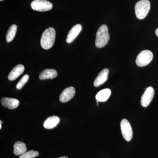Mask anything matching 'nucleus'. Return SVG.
<instances>
[{"instance_id":"obj_1","label":"nucleus","mask_w":158,"mask_h":158,"mask_svg":"<svg viewBox=\"0 0 158 158\" xmlns=\"http://www.w3.org/2000/svg\"><path fill=\"white\" fill-rule=\"evenodd\" d=\"M56 34V31L52 27H49L43 32L40 40V44L42 48L48 50L53 46Z\"/></svg>"},{"instance_id":"obj_2","label":"nucleus","mask_w":158,"mask_h":158,"mask_svg":"<svg viewBox=\"0 0 158 158\" xmlns=\"http://www.w3.org/2000/svg\"><path fill=\"white\" fill-rule=\"evenodd\" d=\"M110 40V34L108 28L106 25H102L100 27L96 33L95 46L98 48H102L106 45Z\"/></svg>"},{"instance_id":"obj_3","label":"nucleus","mask_w":158,"mask_h":158,"mask_svg":"<svg viewBox=\"0 0 158 158\" xmlns=\"http://www.w3.org/2000/svg\"><path fill=\"white\" fill-rule=\"evenodd\" d=\"M150 9V3L148 0H141L136 3L135 12L138 19H143L146 17Z\"/></svg>"},{"instance_id":"obj_4","label":"nucleus","mask_w":158,"mask_h":158,"mask_svg":"<svg viewBox=\"0 0 158 158\" xmlns=\"http://www.w3.org/2000/svg\"><path fill=\"white\" fill-rule=\"evenodd\" d=\"M153 58V55L150 51L145 50L141 51L136 58V64L140 67L146 66L151 62Z\"/></svg>"},{"instance_id":"obj_5","label":"nucleus","mask_w":158,"mask_h":158,"mask_svg":"<svg viewBox=\"0 0 158 158\" xmlns=\"http://www.w3.org/2000/svg\"><path fill=\"white\" fill-rule=\"evenodd\" d=\"M31 7L35 11H46L52 9L53 5L46 0H34L31 3Z\"/></svg>"},{"instance_id":"obj_6","label":"nucleus","mask_w":158,"mask_h":158,"mask_svg":"<svg viewBox=\"0 0 158 158\" xmlns=\"http://www.w3.org/2000/svg\"><path fill=\"white\" fill-rule=\"evenodd\" d=\"M122 134L126 141H130L133 137V131L130 123L127 119L123 118L120 123Z\"/></svg>"},{"instance_id":"obj_7","label":"nucleus","mask_w":158,"mask_h":158,"mask_svg":"<svg viewBox=\"0 0 158 158\" xmlns=\"http://www.w3.org/2000/svg\"><path fill=\"white\" fill-rule=\"evenodd\" d=\"M155 91L154 88L149 87L146 88L144 93L141 98V104L144 107H146L149 106L154 96Z\"/></svg>"},{"instance_id":"obj_8","label":"nucleus","mask_w":158,"mask_h":158,"mask_svg":"<svg viewBox=\"0 0 158 158\" xmlns=\"http://www.w3.org/2000/svg\"><path fill=\"white\" fill-rule=\"evenodd\" d=\"M75 89L70 87L65 88L60 94L59 100L62 102H66L72 99L75 94Z\"/></svg>"},{"instance_id":"obj_9","label":"nucleus","mask_w":158,"mask_h":158,"mask_svg":"<svg viewBox=\"0 0 158 158\" xmlns=\"http://www.w3.org/2000/svg\"><path fill=\"white\" fill-rule=\"evenodd\" d=\"M82 26L81 25L78 24L73 26L69 32L67 37H66V42L68 43H71L73 42L77 36L79 35L82 31Z\"/></svg>"},{"instance_id":"obj_10","label":"nucleus","mask_w":158,"mask_h":158,"mask_svg":"<svg viewBox=\"0 0 158 158\" xmlns=\"http://www.w3.org/2000/svg\"><path fill=\"white\" fill-rule=\"evenodd\" d=\"M109 73V69L106 68L104 69L100 72L94 82V87H98L104 84L107 80Z\"/></svg>"},{"instance_id":"obj_11","label":"nucleus","mask_w":158,"mask_h":158,"mask_svg":"<svg viewBox=\"0 0 158 158\" xmlns=\"http://www.w3.org/2000/svg\"><path fill=\"white\" fill-rule=\"evenodd\" d=\"M1 103L5 107L13 110L18 107L19 102L17 99L3 98L1 99Z\"/></svg>"},{"instance_id":"obj_12","label":"nucleus","mask_w":158,"mask_h":158,"mask_svg":"<svg viewBox=\"0 0 158 158\" xmlns=\"http://www.w3.org/2000/svg\"><path fill=\"white\" fill-rule=\"evenodd\" d=\"M25 68L24 65L19 64L15 66L11 72L9 74L8 79L9 81H13L16 79L23 73Z\"/></svg>"},{"instance_id":"obj_13","label":"nucleus","mask_w":158,"mask_h":158,"mask_svg":"<svg viewBox=\"0 0 158 158\" xmlns=\"http://www.w3.org/2000/svg\"><path fill=\"white\" fill-rule=\"evenodd\" d=\"M60 118L58 116H53L47 118L44 123V127L47 129H51L56 127L59 124Z\"/></svg>"},{"instance_id":"obj_14","label":"nucleus","mask_w":158,"mask_h":158,"mask_svg":"<svg viewBox=\"0 0 158 158\" xmlns=\"http://www.w3.org/2000/svg\"><path fill=\"white\" fill-rule=\"evenodd\" d=\"M57 76L56 71L53 69H44L40 73L39 78L41 80H46V79H53L56 78Z\"/></svg>"},{"instance_id":"obj_15","label":"nucleus","mask_w":158,"mask_h":158,"mask_svg":"<svg viewBox=\"0 0 158 158\" xmlns=\"http://www.w3.org/2000/svg\"><path fill=\"white\" fill-rule=\"evenodd\" d=\"M111 94V90L110 89L106 88V89H103L97 94L95 98L97 101L98 102H106L110 98Z\"/></svg>"},{"instance_id":"obj_16","label":"nucleus","mask_w":158,"mask_h":158,"mask_svg":"<svg viewBox=\"0 0 158 158\" xmlns=\"http://www.w3.org/2000/svg\"><path fill=\"white\" fill-rule=\"evenodd\" d=\"M27 151V146L21 141H17L14 145V153L16 156H21Z\"/></svg>"},{"instance_id":"obj_17","label":"nucleus","mask_w":158,"mask_h":158,"mask_svg":"<svg viewBox=\"0 0 158 158\" xmlns=\"http://www.w3.org/2000/svg\"><path fill=\"white\" fill-rule=\"evenodd\" d=\"M17 29V26L15 24L12 25L9 28L6 36V41L7 42H10L14 39L16 34Z\"/></svg>"},{"instance_id":"obj_18","label":"nucleus","mask_w":158,"mask_h":158,"mask_svg":"<svg viewBox=\"0 0 158 158\" xmlns=\"http://www.w3.org/2000/svg\"><path fill=\"white\" fill-rule=\"evenodd\" d=\"M39 155V152L34 150L26 152L24 153L19 156V158H34Z\"/></svg>"},{"instance_id":"obj_19","label":"nucleus","mask_w":158,"mask_h":158,"mask_svg":"<svg viewBox=\"0 0 158 158\" xmlns=\"http://www.w3.org/2000/svg\"><path fill=\"white\" fill-rule=\"evenodd\" d=\"M29 79V76L28 75L26 74L19 81L18 83L16 85V88L18 90L22 89L25 85L28 82Z\"/></svg>"},{"instance_id":"obj_20","label":"nucleus","mask_w":158,"mask_h":158,"mask_svg":"<svg viewBox=\"0 0 158 158\" xmlns=\"http://www.w3.org/2000/svg\"><path fill=\"white\" fill-rule=\"evenodd\" d=\"M155 33L156 36L158 37V28L156 30Z\"/></svg>"},{"instance_id":"obj_21","label":"nucleus","mask_w":158,"mask_h":158,"mask_svg":"<svg viewBox=\"0 0 158 158\" xmlns=\"http://www.w3.org/2000/svg\"><path fill=\"white\" fill-rule=\"evenodd\" d=\"M59 158H69L67 157V156H63L61 157H59Z\"/></svg>"},{"instance_id":"obj_22","label":"nucleus","mask_w":158,"mask_h":158,"mask_svg":"<svg viewBox=\"0 0 158 158\" xmlns=\"http://www.w3.org/2000/svg\"><path fill=\"white\" fill-rule=\"evenodd\" d=\"M2 124H1V123H0V129H2Z\"/></svg>"},{"instance_id":"obj_23","label":"nucleus","mask_w":158,"mask_h":158,"mask_svg":"<svg viewBox=\"0 0 158 158\" xmlns=\"http://www.w3.org/2000/svg\"><path fill=\"white\" fill-rule=\"evenodd\" d=\"M0 122H1V124H2V120H1V121H0Z\"/></svg>"},{"instance_id":"obj_24","label":"nucleus","mask_w":158,"mask_h":158,"mask_svg":"<svg viewBox=\"0 0 158 158\" xmlns=\"http://www.w3.org/2000/svg\"><path fill=\"white\" fill-rule=\"evenodd\" d=\"M0 1H1V2H2V1H4V0H0Z\"/></svg>"}]
</instances>
